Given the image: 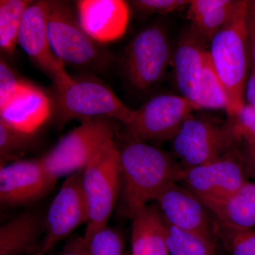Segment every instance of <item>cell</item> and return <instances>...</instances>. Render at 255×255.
Masks as SVG:
<instances>
[{"mask_svg":"<svg viewBox=\"0 0 255 255\" xmlns=\"http://www.w3.org/2000/svg\"><path fill=\"white\" fill-rule=\"evenodd\" d=\"M119 153L124 210L131 218L164 188L182 180L185 168L167 152L146 142L128 140Z\"/></svg>","mask_w":255,"mask_h":255,"instance_id":"cell-1","label":"cell"},{"mask_svg":"<svg viewBox=\"0 0 255 255\" xmlns=\"http://www.w3.org/2000/svg\"><path fill=\"white\" fill-rule=\"evenodd\" d=\"M248 1L239 0L229 21L211 41V62L228 97L226 110L230 119L241 113L246 106L245 92L251 63L246 16Z\"/></svg>","mask_w":255,"mask_h":255,"instance_id":"cell-2","label":"cell"},{"mask_svg":"<svg viewBox=\"0 0 255 255\" xmlns=\"http://www.w3.org/2000/svg\"><path fill=\"white\" fill-rule=\"evenodd\" d=\"M119 147L114 140L107 142L82 170V187L89 220L83 237L87 246L95 233L107 226L120 189Z\"/></svg>","mask_w":255,"mask_h":255,"instance_id":"cell-3","label":"cell"},{"mask_svg":"<svg viewBox=\"0 0 255 255\" xmlns=\"http://www.w3.org/2000/svg\"><path fill=\"white\" fill-rule=\"evenodd\" d=\"M56 102L63 122L106 119L127 125L134 110L122 102L112 90L94 79L74 80L56 87Z\"/></svg>","mask_w":255,"mask_h":255,"instance_id":"cell-4","label":"cell"},{"mask_svg":"<svg viewBox=\"0 0 255 255\" xmlns=\"http://www.w3.org/2000/svg\"><path fill=\"white\" fill-rule=\"evenodd\" d=\"M112 121L99 119L83 122L41 157L42 162L57 179L83 170L101 148L113 140Z\"/></svg>","mask_w":255,"mask_h":255,"instance_id":"cell-5","label":"cell"},{"mask_svg":"<svg viewBox=\"0 0 255 255\" xmlns=\"http://www.w3.org/2000/svg\"><path fill=\"white\" fill-rule=\"evenodd\" d=\"M47 28L51 49L64 65L85 68L106 60L99 43L84 31L67 3L48 1Z\"/></svg>","mask_w":255,"mask_h":255,"instance_id":"cell-6","label":"cell"},{"mask_svg":"<svg viewBox=\"0 0 255 255\" xmlns=\"http://www.w3.org/2000/svg\"><path fill=\"white\" fill-rule=\"evenodd\" d=\"M172 60L167 31L154 25L139 32L130 42L124 55V69L130 85L146 92L162 80Z\"/></svg>","mask_w":255,"mask_h":255,"instance_id":"cell-7","label":"cell"},{"mask_svg":"<svg viewBox=\"0 0 255 255\" xmlns=\"http://www.w3.org/2000/svg\"><path fill=\"white\" fill-rule=\"evenodd\" d=\"M194 110V105L181 95L155 96L134 110L124 135L128 140L144 142L172 140Z\"/></svg>","mask_w":255,"mask_h":255,"instance_id":"cell-8","label":"cell"},{"mask_svg":"<svg viewBox=\"0 0 255 255\" xmlns=\"http://www.w3.org/2000/svg\"><path fill=\"white\" fill-rule=\"evenodd\" d=\"M175 155L189 167L221 157L240 141L232 124H221L191 116L172 139Z\"/></svg>","mask_w":255,"mask_h":255,"instance_id":"cell-9","label":"cell"},{"mask_svg":"<svg viewBox=\"0 0 255 255\" xmlns=\"http://www.w3.org/2000/svg\"><path fill=\"white\" fill-rule=\"evenodd\" d=\"M237 145L214 160L184 169L182 181L201 201L230 195L248 181L247 161Z\"/></svg>","mask_w":255,"mask_h":255,"instance_id":"cell-10","label":"cell"},{"mask_svg":"<svg viewBox=\"0 0 255 255\" xmlns=\"http://www.w3.org/2000/svg\"><path fill=\"white\" fill-rule=\"evenodd\" d=\"M88 220L82 170L68 178L52 201L45 221L46 234L34 255H44Z\"/></svg>","mask_w":255,"mask_h":255,"instance_id":"cell-11","label":"cell"},{"mask_svg":"<svg viewBox=\"0 0 255 255\" xmlns=\"http://www.w3.org/2000/svg\"><path fill=\"white\" fill-rule=\"evenodd\" d=\"M48 1L31 2L25 10L18 35V44L54 82L55 87L71 80L65 65L50 47L47 28Z\"/></svg>","mask_w":255,"mask_h":255,"instance_id":"cell-12","label":"cell"},{"mask_svg":"<svg viewBox=\"0 0 255 255\" xmlns=\"http://www.w3.org/2000/svg\"><path fill=\"white\" fill-rule=\"evenodd\" d=\"M155 201L166 222L216 243L215 221L210 218L209 210L187 187L172 183L159 193Z\"/></svg>","mask_w":255,"mask_h":255,"instance_id":"cell-13","label":"cell"},{"mask_svg":"<svg viewBox=\"0 0 255 255\" xmlns=\"http://www.w3.org/2000/svg\"><path fill=\"white\" fill-rule=\"evenodd\" d=\"M41 158L15 161L0 168V202L4 206L28 204L46 195L57 182Z\"/></svg>","mask_w":255,"mask_h":255,"instance_id":"cell-14","label":"cell"},{"mask_svg":"<svg viewBox=\"0 0 255 255\" xmlns=\"http://www.w3.org/2000/svg\"><path fill=\"white\" fill-rule=\"evenodd\" d=\"M76 5L80 26L97 43H110L125 34L130 17L127 1L80 0Z\"/></svg>","mask_w":255,"mask_h":255,"instance_id":"cell-15","label":"cell"},{"mask_svg":"<svg viewBox=\"0 0 255 255\" xmlns=\"http://www.w3.org/2000/svg\"><path fill=\"white\" fill-rule=\"evenodd\" d=\"M50 114V101L41 90L26 82L16 95L0 108V121L17 131L31 135Z\"/></svg>","mask_w":255,"mask_h":255,"instance_id":"cell-16","label":"cell"},{"mask_svg":"<svg viewBox=\"0 0 255 255\" xmlns=\"http://www.w3.org/2000/svg\"><path fill=\"white\" fill-rule=\"evenodd\" d=\"M207 50L202 40L192 31L184 33L174 55L176 83L181 96L195 107L200 96L201 75Z\"/></svg>","mask_w":255,"mask_h":255,"instance_id":"cell-17","label":"cell"},{"mask_svg":"<svg viewBox=\"0 0 255 255\" xmlns=\"http://www.w3.org/2000/svg\"><path fill=\"white\" fill-rule=\"evenodd\" d=\"M202 202L221 226L234 229H255V182L247 181L230 195Z\"/></svg>","mask_w":255,"mask_h":255,"instance_id":"cell-18","label":"cell"},{"mask_svg":"<svg viewBox=\"0 0 255 255\" xmlns=\"http://www.w3.org/2000/svg\"><path fill=\"white\" fill-rule=\"evenodd\" d=\"M132 219V255H169L166 224L158 208L146 205Z\"/></svg>","mask_w":255,"mask_h":255,"instance_id":"cell-19","label":"cell"},{"mask_svg":"<svg viewBox=\"0 0 255 255\" xmlns=\"http://www.w3.org/2000/svg\"><path fill=\"white\" fill-rule=\"evenodd\" d=\"M43 220L36 213L20 215L0 228V255H34L41 241Z\"/></svg>","mask_w":255,"mask_h":255,"instance_id":"cell-20","label":"cell"},{"mask_svg":"<svg viewBox=\"0 0 255 255\" xmlns=\"http://www.w3.org/2000/svg\"><path fill=\"white\" fill-rule=\"evenodd\" d=\"M239 0H191L188 18L192 31L202 41H211L237 9Z\"/></svg>","mask_w":255,"mask_h":255,"instance_id":"cell-21","label":"cell"},{"mask_svg":"<svg viewBox=\"0 0 255 255\" xmlns=\"http://www.w3.org/2000/svg\"><path fill=\"white\" fill-rule=\"evenodd\" d=\"M30 3L27 0L0 1V47L7 55H12L18 44L20 25Z\"/></svg>","mask_w":255,"mask_h":255,"instance_id":"cell-22","label":"cell"},{"mask_svg":"<svg viewBox=\"0 0 255 255\" xmlns=\"http://www.w3.org/2000/svg\"><path fill=\"white\" fill-rule=\"evenodd\" d=\"M196 110H223L228 108L226 90L215 70L209 51L206 52L203 66L200 85V96L196 105Z\"/></svg>","mask_w":255,"mask_h":255,"instance_id":"cell-23","label":"cell"},{"mask_svg":"<svg viewBox=\"0 0 255 255\" xmlns=\"http://www.w3.org/2000/svg\"><path fill=\"white\" fill-rule=\"evenodd\" d=\"M164 222L167 248L171 255H217L216 243L174 227L165 220Z\"/></svg>","mask_w":255,"mask_h":255,"instance_id":"cell-24","label":"cell"},{"mask_svg":"<svg viewBox=\"0 0 255 255\" xmlns=\"http://www.w3.org/2000/svg\"><path fill=\"white\" fill-rule=\"evenodd\" d=\"M216 238L231 255H255V229H234L215 221Z\"/></svg>","mask_w":255,"mask_h":255,"instance_id":"cell-25","label":"cell"},{"mask_svg":"<svg viewBox=\"0 0 255 255\" xmlns=\"http://www.w3.org/2000/svg\"><path fill=\"white\" fill-rule=\"evenodd\" d=\"M86 247L89 255H123V238L107 226L95 233Z\"/></svg>","mask_w":255,"mask_h":255,"instance_id":"cell-26","label":"cell"},{"mask_svg":"<svg viewBox=\"0 0 255 255\" xmlns=\"http://www.w3.org/2000/svg\"><path fill=\"white\" fill-rule=\"evenodd\" d=\"M31 135H25L11 128L4 122L0 121V156L1 166L4 165L6 161L24 150L28 145Z\"/></svg>","mask_w":255,"mask_h":255,"instance_id":"cell-27","label":"cell"},{"mask_svg":"<svg viewBox=\"0 0 255 255\" xmlns=\"http://www.w3.org/2000/svg\"><path fill=\"white\" fill-rule=\"evenodd\" d=\"M238 140L245 142L248 157L255 156V112L248 105L245 106L237 117L229 121Z\"/></svg>","mask_w":255,"mask_h":255,"instance_id":"cell-28","label":"cell"},{"mask_svg":"<svg viewBox=\"0 0 255 255\" xmlns=\"http://www.w3.org/2000/svg\"><path fill=\"white\" fill-rule=\"evenodd\" d=\"M4 60H0V108L4 107L24 86Z\"/></svg>","mask_w":255,"mask_h":255,"instance_id":"cell-29","label":"cell"},{"mask_svg":"<svg viewBox=\"0 0 255 255\" xmlns=\"http://www.w3.org/2000/svg\"><path fill=\"white\" fill-rule=\"evenodd\" d=\"M132 4L142 14H167L189 6L188 0H135Z\"/></svg>","mask_w":255,"mask_h":255,"instance_id":"cell-30","label":"cell"},{"mask_svg":"<svg viewBox=\"0 0 255 255\" xmlns=\"http://www.w3.org/2000/svg\"><path fill=\"white\" fill-rule=\"evenodd\" d=\"M246 24L250 55L253 69L255 70V6L251 1H248Z\"/></svg>","mask_w":255,"mask_h":255,"instance_id":"cell-31","label":"cell"},{"mask_svg":"<svg viewBox=\"0 0 255 255\" xmlns=\"http://www.w3.org/2000/svg\"><path fill=\"white\" fill-rule=\"evenodd\" d=\"M60 255H89L83 238H74L69 241L64 246Z\"/></svg>","mask_w":255,"mask_h":255,"instance_id":"cell-32","label":"cell"},{"mask_svg":"<svg viewBox=\"0 0 255 255\" xmlns=\"http://www.w3.org/2000/svg\"><path fill=\"white\" fill-rule=\"evenodd\" d=\"M246 105L251 107L255 112V70L252 69L246 87L245 92Z\"/></svg>","mask_w":255,"mask_h":255,"instance_id":"cell-33","label":"cell"},{"mask_svg":"<svg viewBox=\"0 0 255 255\" xmlns=\"http://www.w3.org/2000/svg\"><path fill=\"white\" fill-rule=\"evenodd\" d=\"M247 162H248V167L251 168L253 173L255 174V156L248 157V160L247 161Z\"/></svg>","mask_w":255,"mask_h":255,"instance_id":"cell-34","label":"cell"},{"mask_svg":"<svg viewBox=\"0 0 255 255\" xmlns=\"http://www.w3.org/2000/svg\"><path fill=\"white\" fill-rule=\"evenodd\" d=\"M252 1V3H253V5H254V6H255V1Z\"/></svg>","mask_w":255,"mask_h":255,"instance_id":"cell-35","label":"cell"}]
</instances>
